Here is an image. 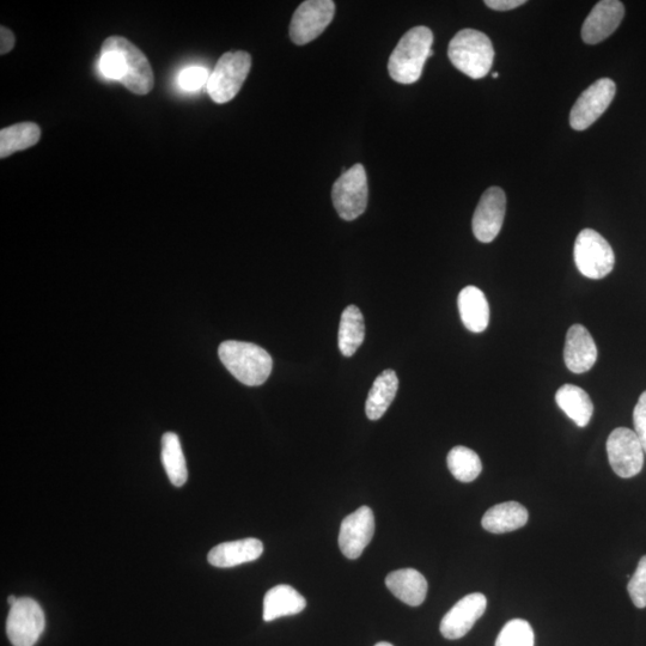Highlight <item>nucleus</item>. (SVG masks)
<instances>
[{"label": "nucleus", "instance_id": "nucleus-32", "mask_svg": "<svg viewBox=\"0 0 646 646\" xmlns=\"http://www.w3.org/2000/svg\"><path fill=\"white\" fill-rule=\"evenodd\" d=\"M633 424H635V432L646 454V390L639 398L635 411H633Z\"/></svg>", "mask_w": 646, "mask_h": 646}, {"label": "nucleus", "instance_id": "nucleus-26", "mask_svg": "<svg viewBox=\"0 0 646 646\" xmlns=\"http://www.w3.org/2000/svg\"><path fill=\"white\" fill-rule=\"evenodd\" d=\"M162 462L172 484L184 486L188 479L187 465L180 438L174 432H167L162 437Z\"/></svg>", "mask_w": 646, "mask_h": 646}, {"label": "nucleus", "instance_id": "nucleus-34", "mask_svg": "<svg viewBox=\"0 0 646 646\" xmlns=\"http://www.w3.org/2000/svg\"><path fill=\"white\" fill-rule=\"evenodd\" d=\"M15 34L4 26L0 27V54L5 56L15 47Z\"/></svg>", "mask_w": 646, "mask_h": 646}, {"label": "nucleus", "instance_id": "nucleus-1", "mask_svg": "<svg viewBox=\"0 0 646 646\" xmlns=\"http://www.w3.org/2000/svg\"><path fill=\"white\" fill-rule=\"evenodd\" d=\"M432 44L434 34L430 28L419 26L408 30L388 60L389 76L401 84L418 82L426 60L434 56Z\"/></svg>", "mask_w": 646, "mask_h": 646}, {"label": "nucleus", "instance_id": "nucleus-6", "mask_svg": "<svg viewBox=\"0 0 646 646\" xmlns=\"http://www.w3.org/2000/svg\"><path fill=\"white\" fill-rule=\"evenodd\" d=\"M101 51L117 52L125 65L123 83L127 89L136 95L149 94L154 88V71L145 54L123 36H111L103 42Z\"/></svg>", "mask_w": 646, "mask_h": 646}, {"label": "nucleus", "instance_id": "nucleus-2", "mask_svg": "<svg viewBox=\"0 0 646 646\" xmlns=\"http://www.w3.org/2000/svg\"><path fill=\"white\" fill-rule=\"evenodd\" d=\"M218 355L224 367L243 385H264L272 373V357L258 345L235 340L224 341L219 346Z\"/></svg>", "mask_w": 646, "mask_h": 646}, {"label": "nucleus", "instance_id": "nucleus-31", "mask_svg": "<svg viewBox=\"0 0 646 646\" xmlns=\"http://www.w3.org/2000/svg\"><path fill=\"white\" fill-rule=\"evenodd\" d=\"M209 71L205 67L193 66L182 71L179 76V85L187 91L199 90L209 82Z\"/></svg>", "mask_w": 646, "mask_h": 646}, {"label": "nucleus", "instance_id": "nucleus-28", "mask_svg": "<svg viewBox=\"0 0 646 646\" xmlns=\"http://www.w3.org/2000/svg\"><path fill=\"white\" fill-rule=\"evenodd\" d=\"M533 627L522 619L510 620L499 633L496 646H534Z\"/></svg>", "mask_w": 646, "mask_h": 646}, {"label": "nucleus", "instance_id": "nucleus-8", "mask_svg": "<svg viewBox=\"0 0 646 646\" xmlns=\"http://www.w3.org/2000/svg\"><path fill=\"white\" fill-rule=\"evenodd\" d=\"M46 619L38 602L22 597L10 607L6 635L14 646H34L45 631Z\"/></svg>", "mask_w": 646, "mask_h": 646}, {"label": "nucleus", "instance_id": "nucleus-25", "mask_svg": "<svg viewBox=\"0 0 646 646\" xmlns=\"http://www.w3.org/2000/svg\"><path fill=\"white\" fill-rule=\"evenodd\" d=\"M41 129L34 123H21L0 131V158L27 150L39 143Z\"/></svg>", "mask_w": 646, "mask_h": 646}, {"label": "nucleus", "instance_id": "nucleus-24", "mask_svg": "<svg viewBox=\"0 0 646 646\" xmlns=\"http://www.w3.org/2000/svg\"><path fill=\"white\" fill-rule=\"evenodd\" d=\"M365 337V323L361 310L349 306L344 310L339 327V350L345 357L355 355Z\"/></svg>", "mask_w": 646, "mask_h": 646}, {"label": "nucleus", "instance_id": "nucleus-13", "mask_svg": "<svg viewBox=\"0 0 646 646\" xmlns=\"http://www.w3.org/2000/svg\"><path fill=\"white\" fill-rule=\"evenodd\" d=\"M375 533V517L369 507H361L355 513L346 516L341 523L339 547L344 556L357 559L362 556L365 548L373 540Z\"/></svg>", "mask_w": 646, "mask_h": 646}, {"label": "nucleus", "instance_id": "nucleus-18", "mask_svg": "<svg viewBox=\"0 0 646 646\" xmlns=\"http://www.w3.org/2000/svg\"><path fill=\"white\" fill-rule=\"evenodd\" d=\"M387 588L406 605L418 607L428 595V581L414 569H401L390 572L386 578Z\"/></svg>", "mask_w": 646, "mask_h": 646}, {"label": "nucleus", "instance_id": "nucleus-7", "mask_svg": "<svg viewBox=\"0 0 646 646\" xmlns=\"http://www.w3.org/2000/svg\"><path fill=\"white\" fill-rule=\"evenodd\" d=\"M574 258L578 271L589 279L607 277L615 264L611 245L593 229H584L577 236Z\"/></svg>", "mask_w": 646, "mask_h": 646}, {"label": "nucleus", "instance_id": "nucleus-17", "mask_svg": "<svg viewBox=\"0 0 646 646\" xmlns=\"http://www.w3.org/2000/svg\"><path fill=\"white\" fill-rule=\"evenodd\" d=\"M264 553V545L258 539L249 538L217 545L209 553V563L216 568L228 569L251 563Z\"/></svg>", "mask_w": 646, "mask_h": 646}, {"label": "nucleus", "instance_id": "nucleus-33", "mask_svg": "<svg viewBox=\"0 0 646 646\" xmlns=\"http://www.w3.org/2000/svg\"><path fill=\"white\" fill-rule=\"evenodd\" d=\"M526 3L524 0H486L485 5L496 11H510Z\"/></svg>", "mask_w": 646, "mask_h": 646}, {"label": "nucleus", "instance_id": "nucleus-14", "mask_svg": "<svg viewBox=\"0 0 646 646\" xmlns=\"http://www.w3.org/2000/svg\"><path fill=\"white\" fill-rule=\"evenodd\" d=\"M487 607L484 594H469L444 615L441 623L442 636L449 641L465 637L477 621L483 617Z\"/></svg>", "mask_w": 646, "mask_h": 646}, {"label": "nucleus", "instance_id": "nucleus-22", "mask_svg": "<svg viewBox=\"0 0 646 646\" xmlns=\"http://www.w3.org/2000/svg\"><path fill=\"white\" fill-rule=\"evenodd\" d=\"M557 405L578 428H585L594 414V405L585 390L574 385H564L556 394Z\"/></svg>", "mask_w": 646, "mask_h": 646}, {"label": "nucleus", "instance_id": "nucleus-29", "mask_svg": "<svg viewBox=\"0 0 646 646\" xmlns=\"http://www.w3.org/2000/svg\"><path fill=\"white\" fill-rule=\"evenodd\" d=\"M627 590L637 608L646 607V556L639 560L637 570L631 577Z\"/></svg>", "mask_w": 646, "mask_h": 646}, {"label": "nucleus", "instance_id": "nucleus-19", "mask_svg": "<svg viewBox=\"0 0 646 646\" xmlns=\"http://www.w3.org/2000/svg\"><path fill=\"white\" fill-rule=\"evenodd\" d=\"M463 325L473 333L484 332L489 327L490 307L484 292L477 286H467L457 298Z\"/></svg>", "mask_w": 646, "mask_h": 646}, {"label": "nucleus", "instance_id": "nucleus-11", "mask_svg": "<svg viewBox=\"0 0 646 646\" xmlns=\"http://www.w3.org/2000/svg\"><path fill=\"white\" fill-rule=\"evenodd\" d=\"M617 85L609 78H602L585 89L570 113V125L576 131L589 129L605 113L614 100Z\"/></svg>", "mask_w": 646, "mask_h": 646}, {"label": "nucleus", "instance_id": "nucleus-15", "mask_svg": "<svg viewBox=\"0 0 646 646\" xmlns=\"http://www.w3.org/2000/svg\"><path fill=\"white\" fill-rule=\"evenodd\" d=\"M624 16L625 6L619 0H602L585 18L582 40L588 45L600 44L618 29Z\"/></svg>", "mask_w": 646, "mask_h": 646}, {"label": "nucleus", "instance_id": "nucleus-30", "mask_svg": "<svg viewBox=\"0 0 646 646\" xmlns=\"http://www.w3.org/2000/svg\"><path fill=\"white\" fill-rule=\"evenodd\" d=\"M100 70L103 76L114 81L121 82L125 76L123 59L113 51H101Z\"/></svg>", "mask_w": 646, "mask_h": 646}, {"label": "nucleus", "instance_id": "nucleus-12", "mask_svg": "<svg viewBox=\"0 0 646 646\" xmlns=\"http://www.w3.org/2000/svg\"><path fill=\"white\" fill-rule=\"evenodd\" d=\"M505 212H507V195L502 188L491 187L481 197L475 209L472 228L475 239L490 243L501 233Z\"/></svg>", "mask_w": 646, "mask_h": 646}, {"label": "nucleus", "instance_id": "nucleus-21", "mask_svg": "<svg viewBox=\"0 0 646 646\" xmlns=\"http://www.w3.org/2000/svg\"><path fill=\"white\" fill-rule=\"evenodd\" d=\"M528 517V510L522 504L507 502L487 510L481 524L487 532L504 534L526 526Z\"/></svg>", "mask_w": 646, "mask_h": 646}, {"label": "nucleus", "instance_id": "nucleus-3", "mask_svg": "<svg viewBox=\"0 0 646 646\" xmlns=\"http://www.w3.org/2000/svg\"><path fill=\"white\" fill-rule=\"evenodd\" d=\"M448 57L457 70L469 78L481 79L491 71L495 48L486 34L463 29L450 41Z\"/></svg>", "mask_w": 646, "mask_h": 646}, {"label": "nucleus", "instance_id": "nucleus-23", "mask_svg": "<svg viewBox=\"0 0 646 646\" xmlns=\"http://www.w3.org/2000/svg\"><path fill=\"white\" fill-rule=\"evenodd\" d=\"M399 389L398 375L394 370H385L371 387L365 412L370 420H379L387 412Z\"/></svg>", "mask_w": 646, "mask_h": 646}, {"label": "nucleus", "instance_id": "nucleus-37", "mask_svg": "<svg viewBox=\"0 0 646 646\" xmlns=\"http://www.w3.org/2000/svg\"><path fill=\"white\" fill-rule=\"evenodd\" d=\"M492 77H493V78H498V77H499V73H498V72L492 73Z\"/></svg>", "mask_w": 646, "mask_h": 646}, {"label": "nucleus", "instance_id": "nucleus-9", "mask_svg": "<svg viewBox=\"0 0 646 646\" xmlns=\"http://www.w3.org/2000/svg\"><path fill=\"white\" fill-rule=\"evenodd\" d=\"M607 454L618 477L630 479L642 472L645 453L635 430L615 429L607 440Z\"/></svg>", "mask_w": 646, "mask_h": 646}, {"label": "nucleus", "instance_id": "nucleus-36", "mask_svg": "<svg viewBox=\"0 0 646 646\" xmlns=\"http://www.w3.org/2000/svg\"><path fill=\"white\" fill-rule=\"evenodd\" d=\"M375 646H394V645L387 642H380V643H377Z\"/></svg>", "mask_w": 646, "mask_h": 646}, {"label": "nucleus", "instance_id": "nucleus-16", "mask_svg": "<svg viewBox=\"0 0 646 646\" xmlns=\"http://www.w3.org/2000/svg\"><path fill=\"white\" fill-rule=\"evenodd\" d=\"M566 367L574 374L587 373L597 361V347L588 329L582 325L570 327L564 347Z\"/></svg>", "mask_w": 646, "mask_h": 646}, {"label": "nucleus", "instance_id": "nucleus-4", "mask_svg": "<svg viewBox=\"0 0 646 646\" xmlns=\"http://www.w3.org/2000/svg\"><path fill=\"white\" fill-rule=\"evenodd\" d=\"M251 67V54L243 51L224 53L206 84L212 101L223 105L233 100L245 84Z\"/></svg>", "mask_w": 646, "mask_h": 646}, {"label": "nucleus", "instance_id": "nucleus-5", "mask_svg": "<svg viewBox=\"0 0 646 646\" xmlns=\"http://www.w3.org/2000/svg\"><path fill=\"white\" fill-rule=\"evenodd\" d=\"M332 200L340 218L355 221L367 210L369 200L368 176L362 164H355L334 182Z\"/></svg>", "mask_w": 646, "mask_h": 646}, {"label": "nucleus", "instance_id": "nucleus-35", "mask_svg": "<svg viewBox=\"0 0 646 646\" xmlns=\"http://www.w3.org/2000/svg\"><path fill=\"white\" fill-rule=\"evenodd\" d=\"M17 600H18V599H17V597H16V596H14V595L9 596V597H8V602H9L10 607H11L12 605H15V602H16Z\"/></svg>", "mask_w": 646, "mask_h": 646}, {"label": "nucleus", "instance_id": "nucleus-10", "mask_svg": "<svg viewBox=\"0 0 646 646\" xmlns=\"http://www.w3.org/2000/svg\"><path fill=\"white\" fill-rule=\"evenodd\" d=\"M332 0H307L298 6L290 23V39L294 44H309L325 32L334 18Z\"/></svg>", "mask_w": 646, "mask_h": 646}, {"label": "nucleus", "instance_id": "nucleus-27", "mask_svg": "<svg viewBox=\"0 0 646 646\" xmlns=\"http://www.w3.org/2000/svg\"><path fill=\"white\" fill-rule=\"evenodd\" d=\"M448 468L456 480L461 483H472L483 471L480 457L467 447H455L448 454Z\"/></svg>", "mask_w": 646, "mask_h": 646}, {"label": "nucleus", "instance_id": "nucleus-20", "mask_svg": "<svg viewBox=\"0 0 646 646\" xmlns=\"http://www.w3.org/2000/svg\"><path fill=\"white\" fill-rule=\"evenodd\" d=\"M306 607V599L296 589L280 584L267 591L262 617L267 623H271L279 618L300 614Z\"/></svg>", "mask_w": 646, "mask_h": 646}]
</instances>
